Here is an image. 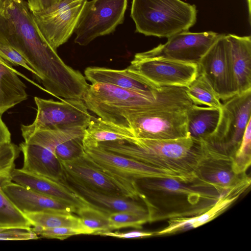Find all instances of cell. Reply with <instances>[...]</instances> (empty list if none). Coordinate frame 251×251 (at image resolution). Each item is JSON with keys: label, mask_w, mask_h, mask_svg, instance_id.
Masks as SVG:
<instances>
[{"label": "cell", "mask_w": 251, "mask_h": 251, "mask_svg": "<svg viewBox=\"0 0 251 251\" xmlns=\"http://www.w3.org/2000/svg\"><path fill=\"white\" fill-rule=\"evenodd\" d=\"M32 229L39 235L40 238L56 239L60 240H63L76 235L87 234L83 230L71 227L62 226L48 228L34 227Z\"/></svg>", "instance_id": "cell-35"}, {"label": "cell", "mask_w": 251, "mask_h": 251, "mask_svg": "<svg viewBox=\"0 0 251 251\" xmlns=\"http://www.w3.org/2000/svg\"><path fill=\"white\" fill-rule=\"evenodd\" d=\"M84 75L85 78L92 84H108L151 95L157 94L162 87L155 85L127 68L121 70L89 67L85 70Z\"/></svg>", "instance_id": "cell-19"}, {"label": "cell", "mask_w": 251, "mask_h": 251, "mask_svg": "<svg viewBox=\"0 0 251 251\" xmlns=\"http://www.w3.org/2000/svg\"><path fill=\"white\" fill-rule=\"evenodd\" d=\"M83 156L95 166L128 179L171 178L186 183L181 176L132 158L106 150L98 145L84 146Z\"/></svg>", "instance_id": "cell-16"}, {"label": "cell", "mask_w": 251, "mask_h": 251, "mask_svg": "<svg viewBox=\"0 0 251 251\" xmlns=\"http://www.w3.org/2000/svg\"><path fill=\"white\" fill-rule=\"evenodd\" d=\"M251 90L237 94L225 101L221 108L217 126L206 143L229 153L238 149L251 119Z\"/></svg>", "instance_id": "cell-8"}, {"label": "cell", "mask_w": 251, "mask_h": 251, "mask_svg": "<svg viewBox=\"0 0 251 251\" xmlns=\"http://www.w3.org/2000/svg\"><path fill=\"white\" fill-rule=\"evenodd\" d=\"M100 147L178 175L187 183L195 179L201 154V141L191 137L170 140L131 138L105 142Z\"/></svg>", "instance_id": "cell-3"}, {"label": "cell", "mask_w": 251, "mask_h": 251, "mask_svg": "<svg viewBox=\"0 0 251 251\" xmlns=\"http://www.w3.org/2000/svg\"><path fill=\"white\" fill-rule=\"evenodd\" d=\"M186 92L194 104L221 109L223 103L209 84L199 74L187 87Z\"/></svg>", "instance_id": "cell-29"}, {"label": "cell", "mask_w": 251, "mask_h": 251, "mask_svg": "<svg viewBox=\"0 0 251 251\" xmlns=\"http://www.w3.org/2000/svg\"><path fill=\"white\" fill-rule=\"evenodd\" d=\"M83 155L71 160L60 161L63 172L98 192L136 201L140 200L141 193L136 180L101 169L91 164Z\"/></svg>", "instance_id": "cell-11"}, {"label": "cell", "mask_w": 251, "mask_h": 251, "mask_svg": "<svg viewBox=\"0 0 251 251\" xmlns=\"http://www.w3.org/2000/svg\"><path fill=\"white\" fill-rule=\"evenodd\" d=\"M239 197L238 195L222 196L209 209L200 215L169 219L168 226L160 230L154 232V234L159 236L174 234L200 226L223 213Z\"/></svg>", "instance_id": "cell-24"}, {"label": "cell", "mask_w": 251, "mask_h": 251, "mask_svg": "<svg viewBox=\"0 0 251 251\" xmlns=\"http://www.w3.org/2000/svg\"><path fill=\"white\" fill-rule=\"evenodd\" d=\"M99 235L104 236H111L119 238H142L154 236V232L143 231L140 230H133L126 232L112 231H106L100 234Z\"/></svg>", "instance_id": "cell-39"}, {"label": "cell", "mask_w": 251, "mask_h": 251, "mask_svg": "<svg viewBox=\"0 0 251 251\" xmlns=\"http://www.w3.org/2000/svg\"><path fill=\"white\" fill-rule=\"evenodd\" d=\"M18 75L46 92L44 88L14 69L0 56V115L1 116L28 98L26 87Z\"/></svg>", "instance_id": "cell-22"}, {"label": "cell", "mask_w": 251, "mask_h": 251, "mask_svg": "<svg viewBox=\"0 0 251 251\" xmlns=\"http://www.w3.org/2000/svg\"><path fill=\"white\" fill-rule=\"evenodd\" d=\"M108 218L111 231L126 227L141 229L144 225L149 222L148 214L129 211L110 212Z\"/></svg>", "instance_id": "cell-33"}, {"label": "cell", "mask_w": 251, "mask_h": 251, "mask_svg": "<svg viewBox=\"0 0 251 251\" xmlns=\"http://www.w3.org/2000/svg\"><path fill=\"white\" fill-rule=\"evenodd\" d=\"M84 226L93 232V235L111 231L108 216L110 212L89 204L78 207L76 213Z\"/></svg>", "instance_id": "cell-31"}, {"label": "cell", "mask_w": 251, "mask_h": 251, "mask_svg": "<svg viewBox=\"0 0 251 251\" xmlns=\"http://www.w3.org/2000/svg\"><path fill=\"white\" fill-rule=\"evenodd\" d=\"M64 178L72 189L89 203L104 211L110 213L129 211L148 214L145 206L136 200L107 195L94 190L64 173Z\"/></svg>", "instance_id": "cell-21"}, {"label": "cell", "mask_w": 251, "mask_h": 251, "mask_svg": "<svg viewBox=\"0 0 251 251\" xmlns=\"http://www.w3.org/2000/svg\"><path fill=\"white\" fill-rule=\"evenodd\" d=\"M62 0H27L31 12H39L46 10Z\"/></svg>", "instance_id": "cell-40"}, {"label": "cell", "mask_w": 251, "mask_h": 251, "mask_svg": "<svg viewBox=\"0 0 251 251\" xmlns=\"http://www.w3.org/2000/svg\"><path fill=\"white\" fill-rule=\"evenodd\" d=\"M85 132L84 129L40 130L34 132L24 140L25 142L38 144L54 152L56 146L59 144L73 138L83 136Z\"/></svg>", "instance_id": "cell-30"}, {"label": "cell", "mask_w": 251, "mask_h": 251, "mask_svg": "<svg viewBox=\"0 0 251 251\" xmlns=\"http://www.w3.org/2000/svg\"><path fill=\"white\" fill-rule=\"evenodd\" d=\"M1 188L22 213L56 212L75 213L77 208L67 202L42 194L13 182L10 178L1 182Z\"/></svg>", "instance_id": "cell-17"}, {"label": "cell", "mask_w": 251, "mask_h": 251, "mask_svg": "<svg viewBox=\"0 0 251 251\" xmlns=\"http://www.w3.org/2000/svg\"><path fill=\"white\" fill-rule=\"evenodd\" d=\"M11 141V133L0 115V147Z\"/></svg>", "instance_id": "cell-41"}, {"label": "cell", "mask_w": 251, "mask_h": 251, "mask_svg": "<svg viewBox=\"0 0 251 251\" xmlns=\"http://www.w3.org/2000/svg\"><path fill=\"white\" fill-rule=\"evenodd\" d=\"M40 238L31 227H11L0 228V240H36Z\"/></svg>", "instance_id": "cell-38"}, {"label": "cell", "mask_w": 251, "mask_h": 251, "mask_svg": "<svg viewBox=\"0 0 251 251\" xmlns=\"http://www.w3.org/2000/svg\"><path fill=\"white\" fill-rule=\"evenodd\" d=\"M135 137L129 129L108 122L100 118L92 116L85 129L83 139L84 146L97 145L109 141L128 140Z\"/></svg>", "instance_id": "cell-26"}, {"label": "cell", "mask_w": 251, "mask_h": 251, "mask_svg": "<svg viewBox=\"0 0 251 251\" xmlns=\"http://www.w3.org/2000/svg\"><path fill=\"white\" fill-rule=\"evenodd\" d=\"M10 179L15 183L42 194L59 200L75 206L77 209L90 204L72 189L64 179L54 180L14 168Z\"/></svg>", "instance_id": "cell-18"}, {"label": "cell", "mask_w": 251, "mask_h": 251, "mask_svg": "<svg viewBox=\"0 0 251 251\" xmlns=\"http://www.w3.org/2000/svg\"><path fill=\"white\" fill-rule=\"evenodd\" d=\"M201 141V157L195 178L189 184L221 196L242 195L250 186L251 177L247 174L238 175L233 172L229 153Z\"/></svg>", "instance_id": "cell-6"}, {"label": "cell", "mask_w": 251, "mask_h": 251, "mask_svg": "<svg viewBox=\"0 0 251 251\" xmlns=\"http://www.w3.org/2000/svg\"><path fill=\"white\" fill-rule=\"evenodd\" d=\"M24 214L34 227L43 228L71 227L83 230L87 234H93L92 230L84 226L80 218L73 213L37 212Z\"/></svg>", "instance_id": "cell-27"}, {"label": "cell", "mask_w": 251, "mask_h": 251, "mask_svg": "<svg viewBox=\"0 0 251 251\" xmlns=\"http://www.w3.org/2000/svg\"><path fill=\"white\" fill-rule=\"evenodd\" d=\"M10 176H0V228L11 227H30L31 224L4 193L1 182Z\"/></svg>", "instance_id": "cell-28"}, {"label": "cell", "mask_w": 251, "mask_h": 251, "mask_svg": "<svg viewBox=\"0 0 251 251\" xmlns=\"http://www.w3.org/2000/svg\"><path fill=\"white\" fill-rule=\"evenodd\" d=\"M37 114L29 125H22L24 139L40 130L85 129L92 116L83 100H61V101L34 97Z\"/></svg>", "instance_id": "cell-7"}, {"label": "cell", "mask_w": 251, "mask_h": 251, "mask_svg": "<svg viewBox=\"0 0 251 251\" xmlns=\"http://www.w3.org/2000/svg\"><path fill=\"white\" fill-rule=\"evenodd\" d=\"M127 68L159 87H187L199 75L198 64L161 57H134Z\"/></svg>", "instance_id": "cell-14"}, {"label": "cell", "mask_w": 251, "mask_h": 251, "mask_svg": "<svg viewBox=\"0 0 251 251\" xmlns=\"http://www.w3.org/2000/svg\"><path fill=\"white\" fill-rule=\"evenodd\" d=\"M0 56L11 66H20L33 74L37 78L38 75L30 67L23 56L11 46L0 44Z\"/></svg>", "instance_id": "cell-37"}, {"label": "cell", "mask_w": 251, "mask_h": 251, "mask_svg": "<svg viewBox=\"0 0 251 251\" xmlns=\"http://www.w3.org/2000/svg\"><path fill=\"white\" fill-rule=\"evenodd\" d=\"M187 109L166 108L133 113L126 119L128 128L138 138L170 140L190 137Z\"/></svg>", "instance_id": "cell-10"}, {"label": "cell", "mask_w": 251, "mask_h": 251, "mask_svg": "<svg viewBox=\"0 0 251 251\" xmlns=\"http://www.w3.org/2000/svg\"><path fill=\"white\" fill-rule=\"evenodd\" d=\"M195 4L181 0H132L130 16L135 32L168 38L188 31L197 22Z\"/></svg>", "instance_id": "cell-5"}, {"label": "cell", "mask_w": 251, "mask_h": 251, "mask_svg": "<svg viewBox=\"0 0 251 251\" xmlns=\"http://www.w3.org/2000/svg\"><path fill=\"white\" fill-rule=\"evenodd\" d=\"M238 94L251 90V37L226 34Z\"/></svg>", "instance_id": "cell-23"}, {"label": "cell", "mask_w": 251, "mask_h": 251, "mask_svg": "<svg viewBox=\"0 0 251 251\" xmlns=\"http://www.w3.org/2000/svg\"><path fill=\"white\" fill-rule=\"evenodd\" d=\"M20 149L10 142L0 147V170L10 174L15 168L14 161L19 156Z\"/></svg>", "instance_id": "cell-36"}, {"label": "cell", "mask_w": 251, "mask_h": 251, "mask_svg": "<svg viewBox=\"0 0 251 251\" xmlns=\"http://www.w3.org/2000/svg\"><path fill=\"white\" fill-rule=\"evenodd\" d=\"M127 6V0H86L74 30L75 42L86 46L113 32L123 23Z\"/></svg>", "instance_id": "cell-9"}, {"label": "cell", "mask_w": 251, "mask_h": 251, "mask_svg": "<svg viewBox=\"0 0 251 251\" xmlns=\"http://www.w3.org/2000/svg\"><path fill=\"white\" fill-rule=\"evenodd\" d=\"M83 136L73 138L57 145L55 154L60 161H69L82 156L84 153Z\"/></svg>", "instance_id": "cell-34"}, {"label": "cell", "mask_w": 251, "mask_h": 251, "mask_svg": "<svg viewBox=\"0 0 251 251\" xmlns=\"http://www.w3.org/2000/svg\"><path fill=\"white\" fill-rule=\"evenodd\" d=\"M87 0H62L39 12H32L39 32L55 50L70 38Z\"/></svg>", "instance_id": "cell-12"}, {"label": "cell", "mask_w": 251, "mask_h": 251, "mask_svg": "<svg viewBox=\"0 0 251 251\" xmlns=\"http://www.w3.org/2000/svg\"><path fill=\"white\" fill-rule=\"evenodd\" d=\"M187 130L191 138L205 140L216 129L219 123L221 109L193 104L186 111Z\"/></svg>", "instance_id": "cell-25"}, {"label": "cell", "mask_w": 251, "mask_h": 251, "mask_svg": "<svg viewBox=\"0 0 251 251\" xmlns=\"http://www.w3.org/2000/svg\"><path fill=\"white\" fill-rule=\"evenodd\" d=\"M136 182L149 223L197 216L222 197L171 178H143Z\"/></svg>", "instance_id": "cell-4"}, {"label": "cell", "mask_w": 251, "mask_h": 251, "mask_svg": "<svg viewBox=\"0 0 251 251\" xmlns=\"http://www.w3.org/2000/svg\"><path fill=\"white\" fill-rule=\"evenodd\" d=\"M19 149L24 155L22 169L54 180H64L61 161L52 150L25 142L20 144Z\"/></svg>", "instance_id": "cell-20"}, {"label": "cell", "mask_w": 251, "mask_h": 251, "mask_svg": "<svg viewBox=\"0 0 251 251\" xmlns=\"http://www.w3.org/2000/svg\"><path fill=\"white\" fill-rule=\"evenodd\" d=\"M0 44L23 56L46 92L58 98L83 100L90 85L43 37L25 0H0Z\"/></svg>", "instance_id": "cell-1"}, {"label": "cell", "mask_w": 251, "mask_h": 251, "mask_svg": "<svg viewBox=\"0 0 251 251\" xmlns=\"http://www.w3.org/2000/svg\"><path fill=\"white\" fill-rule=\"evenodd\" d=\"M220 35L212 31H182L168 38L164 44H160L149 50L136 53L134 57H161L198 64Z\"/></svg>", "instance_id": "cell-15"}, {"label": "cell", "mask_w": 251, "mask_h": 251, "mask_svg": "<svg viewBox=\"0 0 251 251\" xmlns=\"http://www.w3.org/2000/svg\"><path fill=\"white\" fill-rule=\"evenodd\" d=\"M231 159L233 172L238 175L246 174L251 163V119L247 125L239 147Z\"/></svg>", "instance_id": "cell-32"}, {"label": "cell", "mask_w": 251, "mask_h": 251, "mask_svg": "<svg viewBox=\"0 0 251 251\" xmlns=\"http://www.w3.org/2000/svg\"><path fill=\"white\" fill-rule=\"evenodd\" d=\"M83 100L88 110L100 118L127 129L126 119L131 114L166 108L188 109L193 104L186 87L164 86L157 94L151 95L102 83L90 85Z\"/></svg>", "instance_id": "cell-2"}, {"label": "cell", "mask_w": 251, "mask_h": 251, "mask_svg": "<svg viewBox=\"0 0 251 251\" xmlns=\"http://www.w3.org/2000/svg\"><path fill=\"white\" fill-rule=\"evenodd\" d=\"M198 65L199 74L203 76L220 100L226 101L238 94L225 34H221Z\"/></svg>", "instance_id": "cell-13"}]
</instances>
